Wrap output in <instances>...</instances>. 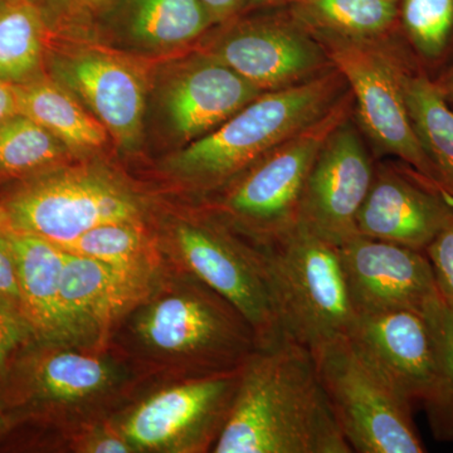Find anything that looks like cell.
Listing matches in <instances>:
<instances>
[{"label": "cell", "mask_w": 453, "mask_h": 453, "mask_svg": "<svg viewBox=\"0 0 453 453\" xmlns=\"http://www.w3.org/2000/svg\"><path fill=\"white\" fill-rule=\"evenodd\" d=\"M95 23L145 53L181 49L216 26L201 0H113Z\"/></svg>", "instance_id": "obj_20"}, {"label": "cell", "mask_w": 453, "mask_h": 453, "mask_svg": "<svg viewBox=\"0 0 453 453\" xmlns=\"http://www.w3.org/2000/svg\"><path fill=\"white\" fill-rule=\"evenodd\" d=\"M348 91L333 65L309 81L265 92L216 130L173 151L164 173L178 189L205 198L324 118Z\"/></svg>", "instance_id": "obj_4"}, {"label": "cell", "mask_w": 453, "mask_h": 453, "mask_svg": "<svg viewBox=\"0 0 453 453\" xmlns=\"http://www.w3.org/2000/svg\"><path fill=\"white\" fill-rule=\"evenodd\" d=\"M19 113L14 86L0 80V124Z\"/></svg>", "instance_id": "obj_36"}, {"label": "cell", "mask_w": 453, "mask_h": 453, "mask_svg": "<svg viewBox=\"0 0 453 453\" xmlns=\"http://www.w3.org/2000/svg\"><path fill=\"white\" fill-rule=\"evenodd\" d=\"M201 50L264 92L299 85L333 67L323 44L294 16L234 22Z\"/></svg>", "instance_id": "obj_13"}, {"label": "cell", "mask_w": 453, "mask_h": 453, "mask_svg": "<svg viewBox=\"0 0 453 453\" xmlns=\"http://www.w3.org/2000/svg\"><path fill=\"white\" fill-rule=\"evenodd\" d=\"M348 336L413 404L425 405L431 421L436 417L442 375L425 316L410 310L356 315Z\"/></svg>", "instance_id": "obj_17"}, {"label": "cell", "mask_w": 453, "mask_h": 453, "mask_svg": "<svg viewBox=\"0 0 453 453\" xmlns=\"http://www.w3.org/2000/svg\"><path fill=\"white\" fill-rule=\"evenodd\" d=\"M50 29L81 37L113 0H37Z\"/></svg>", "instance_id": "obj_30"}, {"label": "cell", "mask_w": 453, "mask_h": 453, "mask_svg": "<svg viewBox=\"0 0 453 453\" xmlns=\"http://www.w3.org/2000/svg\"><path fill=\"white\" fill-rule=\"evenodd\" d=\"M452 216L453 202L418 174L380 165L357 226L365 237L425 251Z\"/></svg>", "instance_id": "obj_19"}, {"label": "cell", "mask_w": 453, "mask_h": 453, "mask_svg": "<svg viewBox=\"0 0 453 453\" xmlns=\"http://www.w3.org/2000/svg\"><path fill=\"white\" fill-rule=\"evenodd\" d=\"M151 225L164 257L228 300L251 323L264 345L282 338L261 250L210 211L160 213Z\"/></svg>", "instance_id": "obj_6"}, {"label": "cell", "mask_w": 453, "mask_h": 453, "mask_svg": "<svg viewBox=\"0 0 453 453\" xmlns=\"http://www.w3.org/2000/svg\"><path fill=\"white\" fill-rule=\"evenodd\" d=\"M312 354L351 451H427L414 425L412 402L353 340L342 336Z\"/></svg>", "instance_id": "obj_9"}, {"label": "cell", "mask_w": 453, "mask_h": 453, "mask_svg": "<svg viewBox=\"0 0 453 453\" xmlns=\"http://www.w3.org/2000/svg\"><path fill=\"white\" fill-rule=\"evenodd\" d=\"M338 251L356 315L423 314L441 297L425 251L360 234Z\"/></svg>", "instance_id": "obj_16"}, {"label": "cell", "mask_w": 453, "mask_h": 453, "mask_svg": "<svg viewBox=\"0 0 453 453\" xmlns=\"http://www.w3.org/2000/svg\"><path fill=\"white\" fill-rule=\"evenodd\" d=\"M425 253L434 271L441 299L453 309V216L428 244Z\"/></svg>", "instance_id": "obj_32"}, {"label": "cell", "mask_w": 453, "mask_h": 453, "mask_svg": "<svg viewBox=\"0 0 453 453\" xmlns=\"http://www.w3.org/2000/svg\"><path fill=\"white\" fill-rule=\"evenodd\" d=\"M354 110L350 89L320 120L283 142L202 207L255 243L273 240L299 225L310 170L329 134Z\"/></svg>", "instance_id": "obj_8"}, {"label": "cell", "mask_w": 453, "mask_h": 453, "mask_svg": "<svg viewBox=\"0 0 453 453\" xmlns=\"http://www.w3.org/2000/svg\"><path fill=\"white\" fill-rule=\"evenodd\" d=\"M213 453H350L314 354L285 338L242 369L234 407Z\"/></svg>", "instance_id": "obj_2"}, {"label": "cell", "mask_w": 453, "mask_h": 453, "mask_svg": "<svg viewBox=\"0 0 453 453\" xmlns=\"http://www.w3.org/2000/svg\"><path fill=\"white\" fill-rule=\"evenodd\" d=\"M292 16L309 29L374 41L398 22L399 0H292Z\"/></svg>", "instance_id": "obj_26"}, {"label": "cell", "mask_w": 453, "mask_h": 453, "mask_svg": "<svg viewBox=\"0 0 453 453\" xmlns=\"http://www.w3.org/2000/svg\"><path fill=\"white\" fill-rule=\"evenodd\" d=\"M375 168L351 115L325 140L310 170L299 223L340 247L359 235L357 219Z\"/></svg>", "instance_id": "obj_14"}, {"label": "cell", "mask_w": 453, "mask_h": 453, "mask_svg": "<svg viewBox=\"0 0 453 453\" xmlns=\"http://www.w3.org/2000/svg\"><path fill=\"white\" fill-rule=\"evenodd\" d=\"M438 88H441V91L443 92L445 96H449L453 98V68L449 71V73L447 74L445 80H442V82H436Z\"/></svg>", "instance_id": "obj_38"}, {"label": "cell", "mask_w": 453, "mask_h": 453, "mask_svg": "<svg viewBox=\"0 0 453 453\" xmlns=\"http://www.w3.org/2000/svg\"><path fill=\"white\" fill-rule=\"evenodd\" d=\"M57 451L71 453H134L109 419L86 426L65 436Z\"/></svg>", "instance_id": "obj_31"}, {"label": "cell", "mask_w": 453, "mask_h": 453, "mask_svg": "<svg viewBox=\"0 0 453 453\" xmlns=\"http://www.w3.org/2000/svg\"><path fill=\"white\" fill-rule=\"evenodd\" d=\"M157 273L135 275L94 258L65 252L59 283L65 342L106 347L112 327L144 294Z\"/></svg>", "instance_id": "obj_18"}, {"label": "cell", "mask_w": 453, "mask_h": 453, "mask_svg": "<svg viewBox=\"0 0 453 453\" xmlns=\"http://www.w3.org/2000/svg\"><path fill=\"white\" fill-rule=\"evenodd\" d=\"M242 369L150 381L110 421L134 453L211 452L234 407Z\"/></svg>", "instance_id": "obj_10"}, {"label": "cell", "mask_w": 453, "mask_h": 453, "mask_svg": "<svg viewBox=\"0 0 453 453\" xmlns=\"http://www.w3.org/2000/svg\"><path fill=\"white\" fill-rule=\"evenodd\" d=\"M106 347L146 380L166 381L238 371L262 344L240 310L165 258Z\"/></svg>", "instance_id": "obj_1"}, {"label": "cell", "mask_w": 453, "mask_h": 453, "mask_svg": "<svg viewBox=\"0 0 453 453\" xmlns=\"http://www.w3.org/2000/svg\"><path fill=\"white\" fill-rule=\"evenodd\" d=\"M201 2L211 14L214 25L219 26L240 13L246 5L247 0H201Z\"/></svg>", "instance_id": "obj_35"}, {"label": "cell", "mask_w": 453, "mask_h": 453, "mask_svg": "<svg viewBox=\"0 0 453 453\" xmlns=\"http://www.w3.org/2000/svg\"><path fill=\"white\" fill-rule=\"evenodd\" d=\"M398 20L417 55L428 64L453 44V0H399Z\"/></svg>", "instance_id": "obj_28"}, {"label": "cell", "mask_w": 453, "mask_h": 453, "mask_svg": "<svg viewBox=\"0 0 453 453\" xmlns=\"http://www.w3.org/2000/svg\"><path fill=\"white\" fill-rule=\"evenodd\" d=\"M53 134L23 113L0 124V181H18L73 162Z\"/></svg>", "instance_id": "obj_27"}, {"label": "cell", "mask_w": 453, "mask_h": 453, "mask_svg": "<svg viewBox=\"0 0 453 453\" xmlns=\"http://www.w3.org/2000/svg\"><path fill=\"white\" fill-rule=\"evenodd\" d=\"M422 315L434 336L442 375V403L431 421L432 427L441 437L453 440V309L440 297Z\"/></svg>", "instance_id": "obj_29"}, {"label": "cell", "mask_w": 453, "mask_h": 453, "mask_svg": "<svg viewBox=\"0 0 453 453\" xmlns=\"http://www.w3.org/2000/svg\"><path fill=\"white\" fill-rule=\"evenodd\" d=\"M261 250L285 338L315 353L348 335L356 319L338 247L297 225Z\"/></svg>", "instance_id": "obj_7"}, {"label": "cell", "mask_w": 453, "mask_h": 453, "mask_svg": "<svg viewBox=\"0 0 453 453\" xmlns=\"http://www.w3.org/2000/svg\"><path fill=\"white\" fill-rule=\"evenodd\" d=\"M0 306L26 321L16 258L2 231H0Z\"/></svg>", "instance_id": "obj_34"}, {"label": "cell", "mask_w": 453, "mask_h": 453, "mask_svg": "<svg viewBox=\"0 0 453 453\" xmlns=\"http://www.w3.org/2000/svg\"><path fill=\"white\" fill-rule=\"evenodd\" d=\"M155 204L103 164L73 162L16 181L0 216L18 231L62 247L109 222L153 219Z\"/></svg>", "instance_id": "obj_5"}, {"label": "cell", "mask_w": 453, "mask_h": 453, "mask_svg": "<svg viewBox=\"0 0 453 453\" xmlns=\"http://www.w3.org/2000/svg\"><path fill=\"white\" fill-rule=\"evenodd\" d=\"M262 94L228 65L199 50L164 71L157 105L166 133L180 149L216 130Z\"/></svg>", "instance_id": "obj_15"}, {"label": "cell", "mask_w": 453, "mask_h": 453, "mask_svg": "<svg viewBox=\"0 0 453 453\" xmlns=\"http://www.w3.org/2000/svg\"><path fill=\"white\" fill-rule=\"evenodd\" d=\"M402 85L414 130L436 172L438 183L453 202V110L427 74L403 70Z\"/></svg>", "instance_id": "obj_23"}, {"label": "cell", "mask_w": 453, "mask_h": 453, "mask_svg": "<svg viewBox=\"0 0 453 453\" xmlns=\"http://www.w3.org/2000/svg\"><path fill=\"white\" fill-rule=\"evenodd\" d=\"M11 429L12 423L9 421L7 413L3 410L2 404H0V440H2Z\"/></svg>", "instance_id": "obj_39"}, {"label": "cell", "mask_w": 453, "mask_h": 453, "mask_svg": "<svg viewBox=\"0 0 453 453\" xmlns=\"http://www.w3.org/2000/svg\"><path fill=\"white\" fill-rule=\"evenodd\" d=\"M35 339L29 325L0 306V380L20 349Z\"/></svg>", "instance_id": "obj_33"}, {"label": "cell", "mask_w": 453, "mask_h": 453, "mask_svg": "<svg viewBox=\"0 0 453 453\" xmlns=\"http://www.w3.org/2000/svg\"><path fill=\"white\" fill-rule=\"evenodd\" d=\"M50 31L37 0H0V80L19 85L40 76Z\"/></svg>", "instance_id": "obj_25"}, {"label": "cell", "mask_w": 453, "mask_h": 453, "mask_svg": "<svg viewBox=\"0 0 453 453\" xmlns=\"http://www.w3.org/2000/svg\"><path fill=\"white\" fill-rule=\"evenodd\" d=\"M309 31L323 44L330 62L347 81L360 127L378 150L401 159L443 195L405 104L402 85L404 68L372 41Z\"/></svg>", "instance_id": "obj_11"}, {"label": "cell", "mask_w": 453, "mask_h": 453, "mask_svg": "<svg viewBox=\"0 0 453 453\" xmlns=\"http://www.w3.org/2000/svg\"><path fill=\"white\" fill-rule=\"evenodd\" d=\"M150 380L107 347L33 339L0 380L12 428L33 423L53 449L77 429L106 421Z\"/></svg>", "instance_id": "obj_3"}, {"label": "cell", "mask_w": 453, "mask_h": 453, "mask_svg": "<svg viewBox=\"0 0 453 453\" xmlns=\"http://www.w3.org/2000/svg\"><path fill=\"white\" fill-rule=\"evenodd\" d=\"M61 249L135 275L153 276L165 264L151 220L105 223Z\"/></svg>", "instance_id": "obj_24"}, {"label": "cell", "mask_w": 453, "mask_h": 453, "mask_svg": "<svg viewBox=\"0 0 453 453\" xmlns=\"http://www.w3.org/2000/svg\"><path fill=\"white\" fill-rule=\"evenodd\" d=\"M0 231L16 258L27 324L35 339L65 342L59 283L65 252L49 241L18 231L2 216Z\"/></svg>", "instance_id": "obj_21"}, {"label": "cell", "mask_w": 453, "mask_h": 453, "mask_svg": "<svg viewBox=\"0 0 453 453\" xmlns=\"http://www.w3.org/2000/svg\"><path fill=\"white\" fill-rule=\"evenodd\" d=\"M13 86L19 113L49 130L77 159L103 150L109 142L100 121L50 74Z\"/></svg>", "instance_id": "obj_22"}, {"label": "cell", "mask_w": 453, "mask_h": 453, "mask_svg": "<svg viewBox=\"0 0 453 453\" xmlns=\"http://www.w3.org/2000/svg\"><path fill=\"white\" fill-rule=\"evenodd\" d=\"M46 62L50 76L100 121L119 149L139 150L150 94V77L139 58L101 44L62 42Z\"/></svg>", "instance_id": "obj_12"}, {"label": "cell", "mask_w": 453, "mask_h": 453, "mask_svg": "<svg viewBox=\"0 0 453 453\" xmlns=\"http://www.w3.org/2000/svg\"><path fill=\"white\" fill-rule=\"evenodd\" d=\"M292 0H247L243 9L251 11V9H261L275 7V5L282 4V3H291Z\"/></svg>", "instance_id": "obj_37"}]
</instances>
